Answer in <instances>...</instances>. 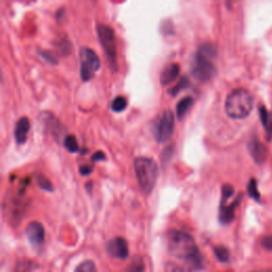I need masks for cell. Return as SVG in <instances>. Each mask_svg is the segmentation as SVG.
<instances>
[{
  "label": "cell",
  "mask_w": 272,
  "mask_h": 272,
  "mask_svg": "<svg viewBox=\"0 0 272 272\" xmlns=\"http://www.w3.org/2000/svg\"><path fill=\"white\" fill-rule=\"evenodd\" d=\"M166 240L171 255L186 261L194 269L202 268V256L196 241L189 234L183 231L170 230L167 233Z\"/></svg>",
  "instance_id": "1"
},
{
  "label": "cell",
  "mask_w": 272,
  "mask_h": 272,
  "mask_svg": "<svg viewBox=\"0 0 272 272\" xmlns=\"http://www.w3.org/2000/svg\"><path fill=\"white\" fill-rule=\"evenodd\" d=\"M253 108V96L246 88H235L226 99L225 110L232 119H244L250 115Z\"/></svg>",
  "instance_id": "2"
},
{
  "label": "cell",
  "mask_w": 272,
  "mask_h": 272,
  "mask_svg": "<svg viewBox=\"0 0 272 272\" xmlns=\"http://www.w3.org/2000/svg\"><path fill=\"white\" fill-rule=\"evenodd\" d=\"M134 169L138 184L145 194L153 190L158 176V166L155 160L147 156H138L134 160Z\"/></svg>",
  "instance_id": "3"
},
{
  "label": "cell",
  "mask_w": 272,
  "mask_h": 272,
  "mask_svg": "<svg viewBox=\"0 0 272 272\" xmlns=\"http://www.w3.org/2000/svg\"><path fill=\"white\" fill-rule=\"evenodd\" d=\"M235 189L230 184H225L221 189V200L219 205V221L221 225L227 226L231 223H233L235 219V211L239 206L241 200H243V195L239 194L236 198L229 203L230 199L234 196Z\"/></svg>",
  "instance_id": "4"
},
{
  "label": "cell",
  "mask_w": 272,
  "mask_h": 272,
  "mask_svg": "<svg viewBox=\"0 0 272 272\" xmlns=\"http://www.w3.org/2000/svg\"><path fill=\"white\" fill-rule=\"evenodd\" d=\"M97 33L100 44H101L107 61L112 69H117V55H116V44H115V32L112 27L104 24H98Z\"/></svg>",
  "instance_id": "5"
},
{
  "label": "cell",
  "mask_w": 272,
  "mask_h": 272,
  "mask_svg": "<svg viewBox=\"0 0 272 272\" xmlns=\"http://www.w3.org/2000/svg\"><path fill=\"white\" fill-rule=\"evenodd\" d=\"M80 59V74L84 82L89 81L94 78L96 73L100 69L101 63L98 55L89 47H82L79 52Z\"/></svg>",
  "instance_id": "6"
},
{
  "label": "cell",
  "mask_w": 272,
  "mask_h": 272,
  "mask_svg": "<svg viewBox=\"0 0 272 272\" xmlns=\"http://www.w3.org/2000/svg\"><path fill=\"white\" fill-rule=\"evenodd\" d=\"M175 115L170 110H165L153 124V136L158 143H165L174 134Z\"/></svg>",
  "instance_id": "7"
},
{
  "label": "cell",
  "mask_w": 272,
  "mask_h": 272,
  "mask_svg": "<svg viewBox=\"0 0 272 272\" xmlns=\"http://www.w3.org/2000/svg\"><path fill=\"white\" fill-rule=\"evenodd\" d=\"M216 73L217 69L211 59L197 51L193 61V67H191L193 76L200 82H206L213 78Z\"/></svg>",
  "instance_id": "8"
},
{
  "label": "cell",
  "mask_w": 272,
  "mask_h": 272,
  "mask_svg": "<svg viewBox=\"0 0 272 272\" xmlns=\"http://www.w3.org/2000/svg\"><path fill=\"white\" fill-rule=\"evenodd\" d=\"M107 253L115 258L126 259L129 255V246L127 240L123 237H115L106 243Z\"/></svg>",
  "instance_id": "9"
},
{
  "label": "cell",
  "mask_w": 272,
  "mask_h": 272,
  "mask_svg": "<svg viewBox=\"0 0 272 272\" xmlns=\"http://www.w3.org/2000/svg\"><path fill=\"white\" fill-rule=\"evenodd\" d=\"M25 233L32 246L38 247L43 245L45 240V229L41 223L32 221V223L28 224Z\"/></svg>",
  "instance_id": "10"
},
{
  "label": "cell",
  "mask_w": 272,
  "mask_h": 272,
  "mask_svg": "<svg viewBox=\"0 0 272 272\" xmlns=\"http://www.w3.org/2000/svg\"><path fill=\"white\" fill-rule=\"evenodd\" d=\"M248 151L256 164H264L268 157V149L256 137L249 140Z\"/></svg>",
  "instance_id": "11"
},
{
  "label": "cell",
  "mask_w": 272,
  "mask_h": 272,
  "mask_svg": "<svg viewBox=\"0 0 272 272\" xmlns=\"http://www.w3.org/2000/svg\"><path fill=\"white\" fill-rule=\"evenodd\" d=\"M30 130V122L28 117H22L17 120L14 129V137L17 145H23L26 143L27 136Z\"/></svg>",
  "instance_id": "12"
},
{
  "label": "cell",
  "mask_w": 272,
  "mask_h": 272,
  "mask_svg": "<svg viewBox=\"0 0 272 272\" xmlns=\"http://www.w3.org/2000/svg\"><path fill=\"white\" fill-rule=\"evenodd\" d=\"M180 65L177 63H171L167 65L162 73H160L159 82L162 85H168L179 77Z\"/></svg>",
  "instance_id": "13"
},
{
  "label": "cell",
  "mask_w": 272,
  "mask_h": 272,
  "mask_svg": "<svg viewBox=\"0 0 272 272\" xmlns=\"http://www.w3.org/2000/svg\"><path fill=\"white\" fill-rule=\"evenodd\" d=\"M258 114L260 117L261 125H263L265 129L267 139L271 140L272 139V113L270 112V111H268V108L264 104H260L258 106Z\"/></svg>",
  "instance_id": "14"
},
{
  "label": "cell",
  "mask_w": 272,
  "mask_h": 272,
  "mask_svg": "<svg viewBox=\"0 0 272 272\" xmlns=\"http://www.w3.org/2000/svg\"><path fill=\"white\" fill-rule=\"evenodd\" d=\"M194 102H195L194 98L190 96L184 97L183 99L180 100L179 103L177 104V116L179 120H182L185 117V115L188 113V111L194 105Z\"/></svg>",
  "instance_id": "15"
},
{
  "label": "cell",
  "mask_w": 272,
  "mask_h": 272,
  "mask_svg": "<svg viewBox=\"0 0 272 272\" xmlns=\"http://www.w3.org/2000/svg\"><path fill=\"white\" fill-rule=\"evenodd\" d=\"M144 271H145V263L140 256H134L125 270V272H144Z\"/></svg>",
  "instance_id": "16"
},
{
  "label": "cell",
  "mask_w": 272,
  "mask_h": 272,
  "mask_svg": "<svg viewBox=\"0 0 272 272\" xmlns=\"http://www.w3.org/2000/svg\"><path fill=\"white\" fill-rule=\"evenodd\" d=\"M128 105V101L126 97L124 96H117L116 98H114L112 100V102H111V110L113 111L115 113H119L123 112V111L126 110Z\"/></svg>",
  "instance_id": "17"
},
{
  "label": "cell",
  "mask_w": 272,
  "mask_h": 272,
  "mask_svg": "<svg viewBox=\"0 0 272 272\" xmlns=\"http://www.w3.org/2000/svg\"><path fill=\"white\" fill-rule=\"evenodd\" d=\"M36 264L32 260L29 259H24L18 261L15 266L14 272H32L33 270H35L36 268Z\"/></svg>",
  "instance_id": "18"
},
{
  "label": "cell",
  "mask_w": 272,
  "mask_h": 272,
  "mask_svg": "<svg viewBox=\"0 0 272 272\" xmlns=\"http://www.w3.org/2000/svg\"><path fill=\"white\" fill-rule=\"evenodd\" d=\"M247 191H248V195L255 200L256 202H259L260 201V194L258 191V188H257V182L256 180L254 178H251L249 183H248V186H247Z\"/></svg>",
  "instance_id": "19"
},
{
  "label": "cell",
  "mask_w": 272,
  "mask_h": 272,
  "mask_svg": "<svg viewBox=\"0 0 272 272\" xmlns=\"http://www.w3.org/2000/svg\"><path fill=\"white\" fill-rule=\"evenodd\" d=\"M214 253L216 258L220 263H228L230 259V251L225 246H216L214 247Z\"/></svg>",
  "instance_id": "20"
},
{
  "label": "cell",
  "mask_w": 272,
  "mask_h": 272,
  "mask_svg": "<svg viewBox=\"0 0 272 272\" xmlns=\"http://www.w3.org/2000/svg\"><path fill=\"white\" fill-rule=\"evenodd\" d=\"M64 147L69 151V152H72V153L77 152V151L79 150L77 138L72 134L66 135L64 138Z\"/></svg>",
  "instance_id": "21"
},
{
  "label": "cell",
  "mask_w": 272,
  "mask_h": 272,
  "mask_svg": "<svg viewBox=\"0 0 272 272\" xmlns=\"http://www.w3.org/2000/svg\"><path fill=\"white\" fill-rule=\"evenodd\" d=\"M189 85V82H188V79L186 77H183V78H181L179 80V82L174 86V87H171L169 90H168V93L171 94L173 96H177L181 90H183L184 88L188 87Z\"/></svg>",
  "instance_id": "22"
},
{
  "label": "cell",
  "mask_w": 272,
  "mask_h": 272,
  "mask_svg": "<svg viewBox=\"0 0 272 272\" xmlns=\"http://www.w3.org/2000/svg\"><path fill=\"white\" fill-rule=\"evenodd\" d=\"M36 178V182L38 184V186L41 187L42 189L46 190V191H52L53 187H52V183L50 182L49 179H47L44 175L38 174L35 176Z\"/></svg>",
  "instance_id": "23"
},
{
  "label": "cell",
  "mask_w": 272,
  "mask_h": 272,
  "mask_svg": "<svg viewBox=\"0 0 272 272\" xmlns=\"http://www.w3.org/2000/svg\"><path fill=\"white\" fill-rule=\"evenodd\" d=\"M75 272H97V268L92 260H85L76 268Z\"/></svg>",
  "instance_id": "24"
},
{
  "label": "cell",
  "mask_w": 272,
  "mask_h": 272,
  "mask_svg": "<svg viewBox=\"0 0 272 272\" xmlns=\"http://www.w3.org/2000/svg\"><path fill=\"white\" fill-rule=\"evenodd\" d=\"M39 55H41V57L46 60L47 62L51 63V64H57L58 61H57V58L53 56V53H51L50 51H39Z\"/></svg>",
  "instance_id": "25"
},
{
  "label": "cell",
  "mask_w": 272,
  "mask_h": 272,
  "mask_svg": "<svg viewBox=\"0 0 272 272\" xmlns=\"http://www.w3.org/2000/svg\"><path fill=\"white\" fill-rule=\"evenodd\" d=\"M260 245L265 250L272 252V235L265 236L263 239L260 240Z\"/></svg>",
  "instance_id": "26"
},
{
  "label": "cell",
  "mask_w": 272,
  "mask_h": 272,
  "mask_svg": "<svg viewBox=\"0 0 272 272\" xmlns=\"http://www.w3.org/2000/svg\"><path fill=\"white\" fill-rule=\"evenodd\" d=\"M93 170H94L93 166H89V165H83V166H80L79 168L80 174H81L82 176H89L93 173Z\"/></svg>",
  "instance_id": "27"
},
{
  "label": "cell",
  "mask_w": 272,
  "mask_h": 272,
  "mask_svg": "<svg viewBox=\"0 0 272 272\" xmlns=\"http://www.w3.org/2000/svg\"><path fill=\"white\" fill-rule=\"evenodd\" d=\"M103 159H105V155L102 151H97V152L94 153L92 156V160H94V162H99V160H103Z\"/></svg>",
  "instance_id": "28"
},
{
  "label": "cell",
  "mask_w": 272,
  "mask_h": 272,
  "mask_svg": "<svg viewBox=\"0 0 272 272\" xmlns=\"http://www.w3.org/2000/svg\"><path fill=\"white\" fill-rule=\"evenodd\" d=\"M171 272H184V270L179 266H174L173 268H171Z\"/></svg>",
  "instance_id": "29"
},
{
  "label": "cell",
  "mask_w": 272,
  "mask_h": 272,
  "mask_svg": "<svg viewBox=\"0 0 272 272\" xmlns=\"http://www.w3.org/2000/svg\"><path fill=\"white\" fill-rule=\"evenodd\" d=\"M92 182H88L86 185H85V187H86V189L88 190V193H90V189H92Z\"/></svg>",
  "instance_id": "30"
},
{
  "label": "cell",
  "mask_w": 272,
  "mask_h": 272,
  "mask_svg": "<svg viewBox=\"0 0 272 272\" xmlns=\"http://www.w3.org/2000/svg\"><path fill=\"white\" fill-rule=\"evenodd\" d=\"M253 272H272L269 269H264V270H257V271H253Z\"/></svg>",
  "instance_id": "31"
}]
</instances>
